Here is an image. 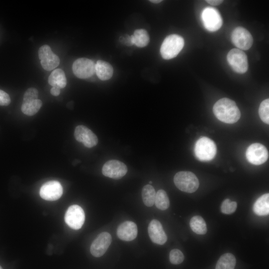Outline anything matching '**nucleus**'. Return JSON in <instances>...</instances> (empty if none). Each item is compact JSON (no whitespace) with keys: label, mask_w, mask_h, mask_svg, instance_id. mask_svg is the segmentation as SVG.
<instances>
[{"label":"nucleus","mask_w":269,"mask_h":269,"mask_svg":"<svg viewBox=\"0 0 269 269\" xmlns=\"http://www.w3.org/2000/svg\"><path fill=\"white\" fill-rule=\"evenodd\" d=\"M131 37L133 44L140 48L146 47L150 42L149 35L144 29L136 30Z\"/></svg>","instance_id":"obj_21"},{"label":"nucleus","mask_w":269,"mask_h":269,"mask_svg":"<svg viewBox=\"0 0 269 269\" xmlns=\"http://www.w3.org/2000/svg\"><path fill=\"white\" fill-rule=\"evenodd\" d=\"M155 188L150 184L144 186L142 191V199L145 205L148 207L153 206L155 203L156 197Z\"/></svg>","instance_id":"obj_25"},{"label":"nucleus","mask_w":269,"mask_h":269,"mask_svg":"<svg viewBox=\"0 0 269 269\" xmlns=\"http://www.w3.org/2000/svg\"><path fill=\"white\" fill-rule=\"evenodd\" d=\"M150 1L154 4H159L162 2V0H151Z\"/></svg>","instance_id":"obj_35"},{"label":"nucleus","mask_w":269,"mask_h":269,"mask_svg":"<svg viewBox=\"0 0 269 269\" xmlns=\"http://www.w3.org/2000/svg\"><path fill=\"white\" fill-rule=\"evenodd\" d=\"M102 174L106 177L119 179L126 175L128 172L126 165L118 160H110L105 163L102 168Z\"/></svg>","instance_id":"obj_12"},{"label":"nucleus","mask_w":269,"mask_h":269,"mask_svg":"<svg viewBox=\"0 0 269 269\" xmlns=\"http://www.w3.org/2000/svg\"><path fill=\"white\" fill-rule=\"evenodd\" d=\"M174 180L176 186L179 190L187 193L196 191L199 185L197 178L190 172H178L175 176Z\"/></svg>","instance_id":"obj_3"},{"label":"nucleus","mask_w":269,"mask_h":269,"mask_svg":"<svg viewBox=\"0 0 269 269\" xmlns=\"http://www.w3.org/2000/svg\"><path fill=\"white\" fill-rule=\"evenodd\" d=\"M231 40L233 44L241 51L248 50L253 43V39L250 32L240 27L234 30L231 35Z\"/></svg>","instance_id":"obj_10"},{"label":"nucleus","mask_w":269,"mask_h":269,"mask_svg":"<svg viewBox=\"0 0 269 269\" xmlns=\"http://www.w3.org/2000/svg\"><path fill=\"white\" fill-rule=\"evenodd\" d=\"M63 193V188L60 182L49 181L44 183L41 188V197L48 201H56L60 199Z\"/></svg>","instance_id":"obj_13"},{"label":"nucleus","mask_w":269,"mask_h":269,"mask_svg":"<svg viewBox=\"0 0 269 269\" xmlns=\"http://www.w3.org/2000/svg\"><path fill=\"white\" fill-rule=\"evenodd\" d=\"M114 70L112 66L107 62L98 61L95 64V74L101 81H108L113 75Z\"/></svg>","instance_id":"obj_18"},{"label":"nucleus","mask_w":269,"mask_h":269,"mask_svg":"<svg viewBox=\"0 0 269 269\" xmlns=\"http://www.w3.org/2000/svg\"><path fill=\"white\" fill-rule=\"evenodd\" d=\"M206 2L212 6H218L223 3L222 0H206Z\"/></svg>","instance_id":"obj_33"},{"label":"nucleus","mask_w":269,"mask_h":269,"mask_svg":"<svg viewBox=\"0 0 269 269\" xmlns=\"http://www.w3.org/2000/svg\"><path fill=\"white\" fill-rule=\"evenodd\" d=\"M201 18L205 28L209 32L217 31L222 27V17L218 10L213 7L205 8L202 11Z\"/></svg>","instance_id":"obj_6"},{"label":"nucleus","mask_w":269,"mask_h":269,"mask_svg":"<svg viewBox=\"0 0 269 269\" xmlns=\"http://www.w3.org/2000/svg\"><path fill=\"white\" fill-rule=\"evenodd\" d=\"M237 204L235 201H231L229 199H226L221 206V212L226 214L234 213L237 208Z\"/></svg>","instance_id":"obj_28"},{"label":"nucleus","mask_w":269,"mask_h":269,"mask_svg":"<svg viewBox=\"0 0 269 269\" xmlns=\"http://www.w3.org/2000/svg\"><path fill=\"white\" fill-rule=\"evenodd\" d=\"M11 103V98L8 93L0 90V106H8Z\"/></svg>","instance_id":"obj_31"},{"label":"nucleus","mask_w":269,"mask_h":269,"mask_svg":"<svg viewBox=\"0 0 269 269\" xmlns=\"http://www.w3.org/2000/svg\"><path fill=\"white\" fill-rule=\"evenodd\" d=\"M227 61L233 71L238 74H243L248 69V59L243 51L234 49L227 56Z\"/></svg>","instance_id":"obj_5"},{"label":"nucleus","mask_w":269,"mask_h":269,"mask_svg":"<svg viewBox=\"0 0 269 269\" xmlns=\"http://www.w3.org/2000/svg\"><path fill=\"white\" fill-rule=\"evenodd\" d=\"M39 92L35 88H30L25 92L24 95L23 102L30 101L38 99Z\"/></svg>","instance_id":"obj_30"},{"label":"nucleus","mask_w":269,"mask_h":269,"mask_svg":"<svg viewBox=\"0 0 269 269\" xmlns=\"http://www.w3.org/2000/svg\"><path fill=\"white\" fill-rule=\"evenodd\" d=\"M0 269H3L1 266H0Z\"/></svg>","instance_id":"obj_36"},{"label":"nucleus","mask_w":269,"mask_h":269,"mask_svg":"<svg viewBox=\"0 0 269 269\" xmlns=\"http://www.w3.org/2000/svg\"><path fill=\"white\" fill-rule=\"evenodd\" d=\"M155 203L156 207L162 210H167L170 206V200L166 192L159 190L156 194Z\"/></svg>","instance_id":"obj_26"},{"label":"nucleus","mask_w":269,"mask_h":269,"mask_svg":"<svg viewBox=\"0 0 269 269\" xmlns=\"http://www.w3.org/2000/svg\"><path fill=\"white\" fill-rule=\"evenodd\" d=\"M254 212L259 216H266L269 213V194L262 195L255 201L253 206Z\"/></svg>","instance_id":"obj_20"},{"label":"nucleus","mask_w":269,"mask_h":269,"mask_svg":"<svg viewBox=\"0 0 269 269\" xmlns=\"http://www.w3.org/2000/svg\"><path fill=\"white\" fill-rule=\"evenodd\" d=\"M120 42H122L124 45L127 46H132L133 45V43L132 41L131 36L126 35L125 37L120 38Z\"/></svg>","instance_id":"obj_32"},{"label":"nucleus","mask_w":269,"mask_h":269,"mask_svg":"<svg viewBox=\"0 0 269 269\" xmlns=\"http://www.w3.org/2000/svg\"><path fill=\"white\" fill-rule=\"evenodd\" d=\"M236 262V258L232 254H224L218 260L215 269H234Z\"/></svg>","instance_id":"obj_23"},{"label":"nucleus","mask_w":269,"mask_h":269,"mask_svg":"<svg viewBox=\"0 0 269 269\" xmlns=\"http://www.w3.org/2000/svg\"><path fill=\"white\" fill-rule=\"evenodd\" d=\"M246 155L248 162L255 165H260L265 163L269 157L267 148L259 143H254L250 145L247 149Z\"/></svg>","instance_id":"obj_9"},{"label":"nucleus","mask_w":269,"mask_h":269,"mask_svg":"<svg viewBox=\"0 0 269 269\" xmlns=\"http://www.w3.org/2000/svg\"><path fill=\"white\" fill-rule=\"evenodd\" d=\"M43 105L42 101L40 99L23 102L21 107L22 112L29 116L36 114Z\"/></svg>","instance_id":"obj_22"},{"label":"nucleus","mask_w":269,"mask_h":269,"mask_svg":"<svg viewBox=\"0 0 269 269\" xmlns=\"http://www.w3.org/2000/svg\"><path fill=\"white\" fill-rule=\"evenodd\" d=\"M150 184L152 183V181H150L149 182Z\"/></svg>","instance_id":"obj_37"},{"label":"nucleus","mask_w":269,"mask_h":269,"mask_svg":"<svg viewBox=\"0 0 269 269\" xmlns=\"http://www.w3.org/2000/svg\"><path fill=\"white\" fill-rule=\"evenodd\" d=\"M73 71L77 78L88 79L95 74V64L93 61L89 59H79L74 63Z\"/></svg>","instance_id":"obj_7"},{"label":"nucleus","mask_w":269,"mask_h":269,"mask_svg":"<svg viewBox=\"0 0 269 269\" xmlns=\"http://www.w3.org/2000/svg\"><path fill=\"white\" fill-rule=\"evenodd\" d=\"M49 84L53 87L64 89L67 85V80L65 72L59 69L54 70L50 76Z\"/></svg>","instance_id":"obj_19"},{"label":"nucleus","mask_w":269,"mask_h":269,"mask_svg":"<svg viewBox=\"0 0 269 269\" xmlns=\"http://www.w3.org/2000/svg\"><path fill=\"white\" fill-rule=\"evenodd\" d=\"M39 57L43 68L47 71L54 70L60 64L59 57L53 52L48 45H44L40 48Z\"/></svg>","instance_id":"obj_11"},{"label":"nucleus","mask_w":269,"mask_h":269,"mask_svg":"<svg viewBox=\"0 0 269 269\" xmlns=\"http://www.w3.org/2000/svg\"><path fill=\"white\" fill-rule=\"evenodd\" d=\"M112 242L110 234L104 232L100 233L92 242L90 252L95 257L102 256L107 251Z\"/></svg>","instance_id":"obj_14"},{"label":"nucleus","mask_w":269,"mask_h":269,"mask_svg":"<svg viewBox=\"0 0 269 269\" xmlns=\"http://www.w3.org/2000/svg\"><path fill=\"white\" fill-rule=\"evenodd\" d=\"M259 116L262 121L267 124H269V99L262 101L259 109Z\"/></svg>","instance_id":"obj_27"},{"label":"nucleus","mask_w":269,"mask_h":269,"mask_svg":"<svg viewBox=\"0 0 269 269\" xmlns=\"http://www.w3.org/2000/svg\"><path fill=\"white\" fill-rule=\"evenodd\" d=\"M213 111L219 120L227 124L235 123L241 117L240 111L235 102L227 98L218 100L214 104Z\"/></svg>","instance_id":"obj_1"},{"label":"nucleus","mask_w":269,"mask_h":269,"mask_svg":"<svg viewBox=\"0 0 269 269\" xmlns=\"http://www.w3.org/2000/svg\"><path fill=\"white\" fill-rule=\"evenodd\" d=\"M148 233L151 240L154 243L164 245L167 241V236L160 221L153 219L148 227Z\"/></svg>","instance_id":"obj_16"},{"label":"nucleus","mask_w":269,"mask_h":269,"mask_svg":"<svg viewBox=\"0 0 269 269\" xmlns=\"http://www.w3.org/2000/svg\"><path fill=\"white\" fill-rule=\"evenodd\" d=\"M75 137L78 142L82 143L88 148L96 146L98 143L97 136L91 130L84 125H80L76 128Z\"/></svg>","instance_id":"obj_15"},{"label":"nucleus","mask_w":269,"mask_h":269,"mask_svg":"<svg viewBox=\"0 0 269 269\" xmlns=\"http://www.w3.org/2000/svg\"><path fill=\"white\" fill-rule=\"evenodd\" d=\"M184 259L182 252L179 249H173L170 253V260L174 265H179L182 263Z\"/></svg>","instance_id":"obj_29"},{"label":"nucleus","mask_w":269,"mask_h":269,"mask_svg":"<svg viewBox=\"0 0 269 269\" xmlns=\"http://www.w3.org/2000/svg\"><path fill=\"white\" fill-rule=\"evenodd\" d=\"M191 230L199 235H204L207 232V225L205 221L200 216H193L190 221Z\"/></svg>","instance_id":"obj_24"},{"label":"nucleus","mask_w":269,"mask_h":269,"mask_svg":"<svg viewBox=\"0 0 269 269\" xmlns=\"http://www.w3.org/2000/svg\"><path fill=\"white\" fill-rule=\"evenodd\" d=\"M184 41L182 37L178 35H171L164 41L160 50L162 58L169 60L176 58L182 50Z\"/></svg>","instance_id":"obj_2"},{"label":"nucleus","mask_w":269,"mask_h":269,"mask_svg":"<svg viewBox=\"0 0 269 269\" xmlns=\"http://www.w3.org/2000/svg\"><path fill=\"white\" fill-rule=\"evenodd\" d=\"M65 221L67 225L75 230L80 229L86 219L84 209L79 205H73L69 207L65 215Z\"/></svg>","instance_id":"obj_8"},{"label":"nucleus","mask_w":269,"mask_h":269,"mask_svg":"<svg viewBox=\"0 0 269 269\" xmlns=\"http://www.w3.org/2000/svg\"><path fill=\"white\" fill-rule=\"evenodd\" d=\"M117 234L119 239L125 241L134 240L138 235L137 225L132 221H125L118 227Z\"/></svg>","instance_id":"obj_17"},{"label":"nucleus","mask_w":269,"mask_h":269,"mask_svg":"<svg viewBox=\"0 0 269 269\" xmlns=\"http://www.w3.org/2000/svg\"><path fill=\"white\" fill-rule=\"evenodd\" d=\"M51 93L55 96H58L61 93V89L58 88L53 87L51 90Z\"/></svg>","instance_id":"obj_34"},{"label":"nucleus","mask_w":269,"mask_h":269,"mask_svg":"<svg viewBox=\"0 0 269 269\" xmlns=\"http://www.w3.org/2000/svg\"><path fill=\"white\" fill-rule=\"evenodd\" d=\"M216 146L210 139L203 137L199 139L194 146L196 157L201 161H210L216 154Z\"/></svg>","instance_id":"obj_4"}]
</instances>
